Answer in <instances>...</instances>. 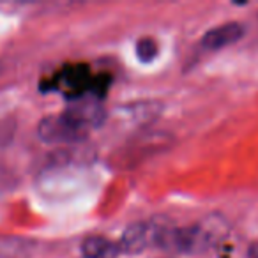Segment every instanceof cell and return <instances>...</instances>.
Returning <instances> with one entry per match:
<instances>
[{"label": "cell", "mask_w": 258, "mask_h": 258, "mask_svg": "<svg viewBox=\"0 0 258 258\" xmlns=\"http://www.w3.org/2000/svg\"><path fill=\"white\" fill-rule=\"evenodd\" d=\"M37 135L46 144H80L89 137V131L62 111L44 117L37 125Z\"/></svg>", "instance_id": "obj_1"}, {"label": "cell", "mask_w": 258, "mask_h": 258, "mask_svg": "<svg viewBox=\"0 0 258 258\" xmlns=\"http://www.w3.org/2000/svg\"><path fill=\"white\" fill-rule=\"evenodd\" d=\"M64 113L69 115L73 120L78 122L87 131L99 127L104 122V117H106V110H104L99 94L92 92V90L71 97Z\"/></svg>", "instance_id": "obj_2"}, {"label": "cell", "mask_w": 258, "mask_h": 258, "mask_svg": "<svg viewBox=\"0 0 258 258\" xmlns=\"http://www.w3.org/2000/svg\"><path fill=\"white\" fill-rule=\"evenodd\" d=\"M156 233H158V221L154 223H135L127 226L120 237V251L129 254H137L140 251L156 246Z\"/></svg>", "instance_id": "obj_3"}, {"label": "cell", "mask_w": 258, "mask_h": 258, "mask_svg": "<svg viewBox=\"0 0 258 258\" xmlns=\"http://www.w3.org/2000/svg\"><path fill=\"white\" fill-rule=\"evenodd\" d=\"M244 36V27L237 22L223 23V25L211 29L202 37V46L205 50H223L226 46L235 44Z\"/></svg>", "instance_id": "obj_4"}, {"label": "cell", "mask_w": 258, "mask_h": 258, "mask_svg": "<svg viewBox=\"0 0 258 258\" xmlns=\"http://www.w3.org/2000/svg\"><path fill=\"white\" fill-rule=\"evenodd\" d=\"M82 254L83 258H117L120 254V246L108 237L92 235L83 240Z\"/></svg>", "instance_id": "obj_5"}, {"label": "cell", "mask_w": 258, "mask_h": 258, "mask_svg": "<svg viewBox=\"0 0 258 258\" xmlns=\"http://www.w3.org/2000/svg\"><path fill=\"white\" fill-rule=\"evenodd\" d=\"M32 251V242L18 237H0V258H27Z\"/></svg>", "instance_id": "obj_6"}, {"label": "cell", "mask_w": 258, "mask_h": 258, "mask_svg": "<svg viewBox=\"0 0 258 258\" xmlns=\"http://www.w3.org/2000/svg\"><path fill=\"white\" fill-rule=\"evenodd\" d=\"M158 43L152 37H142L137 43V55L142 62H152L158 57Z\"/></svg>", "instance_id": "obj_7"}, {"label": "cell", "mask_w": 258, "mask_h": 258, "mask_svg": "<svg viewBox=\"0 0 258 258\" xmlns=\"http://www.w3.org/2000/svg\"><path fill=\"white\" fill-rule=\"evenodd\" d=\"M247 258H258V240L249 246V249H247Z\"/></svg>", "instance_id": "obj_8"}]
</instances>
